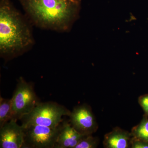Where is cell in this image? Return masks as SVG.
Wrapping results in <instances>:
<instances>
[{
    "label": "cell",
    "instance_id": "7c38bea8",
    "mask_svg": "<svg viewBox=\"0 0 148 148\" xmlns=\"http://www.w3.org/2000/svg\"><path fill=\"white\" fill-rule=\"evenodd\" d=\"M99 140L92 135H85L75 148H95L98 147Z\"/></svg>",
    "mask_w": 148,
    "mask_h": 148
},
{
    "label": "cell",
    "instance_id": "8992f818",
    "mask_svg": "<svg viewBox=\"0 0 148 148\" xmlns=\"http://www.w3.org/2000/svg\"><path fill=\"white\" fill-rule=\"evenodd\" d=\"M69 117L71 125L82 135H92L98 130V123L91 108L86 104L74 108Z\"/></svg>",
    "mask_w": 148,
    "mask_h": 148
},
{
    "label": "cell",
    "instance_id": "ba28073f",
    "mask_svg": "<svg viewBox=\"0 0 148 148\" xmlns=\"http://www.w3.org/2000/svg\"><path fill=\"white\" fill-rule=\"evenodd\" d=\"M85 135L76 130L69 121H63L54 148H75Z\"/></svg>",
    "mask_w": 148,
    "mask_h": 148
},
{
    "label": "cell",
    "instance_id": "3957f363",
    "mask_svg": "<svg viewBox=\"0 0 148 148\" xmlns=\"http://www.w3.org/2000/svg\"><path fill=\"white\" fill-rule=\"evenodd\" d=\"M71 113L65 106L56 102H40L19 121L22 126L34 125L55 127L63 122V117L69 116Z\"/></svg>",
    "mask_w": 148,
    "mask_h": 148
},
{
    "label": "cell",
    "instance_id": "52a82bcc",
    "mask_svg": "<svg viewBox=\"0 0 148 148\" xmlns=\"http://www.w3.org/2000/svg\"><path fill=\"white\" fill-rule=\"evenodd\" d=\"M24 136L23 127L11 120L0 128V148H22Z\"/></svg>",
    "mask_w": 148,
    "mask_h": 148
},
{
    "label": "cell",
    "instance_id": "4fadbf2b",
    "mask_svg": "<svg viewBox=\"0 0 148 148\" xmlns=\"http://www.w3.org/2000/svg\"><path fill=\"white\" fill-rule=\"evenodd\" d=\"M138 103L145 114L148 115V94L140 96L138 99Z\"/></svg>",
    "mask_w": 148,
    "mask_h": 148
},
{
    "label": "cell",
    "instance_id": "30bf717a",
    "mask_svg": "<svg viewBox=\"0 0 148 148\" xmlns=\"http://www.w3.org/2000/svg\"><path fill=\"white\" fill-rule=\"evenodd\" d=\"M12 116V99L0 97V128L11 120Z\"/></svg>",
    "mask_w": 148,
    "mask_h": 148
},
{
    "label": "cell",
    "instance_id": "277c9868",
    "mask_svg": "<svg viewBox=\"0 0 148 148\" xmlns=\"http://www.w3.org/2000/svg\"><path fill=\"white\" fill-rule=\"evenodd\" d=\"M13 120L18 121L24 115L31 112L40 103L32 84L22 77L19 78L12 98Z\"/></svg>",
    "mask_w": 148,
    "mask_h": 148
},
{
    "label": "cell",
    "instance_id": "9c48e42d",
    "mask_svg": "<svg viewBox=\"0 0 148 148\" xmlns=\"http://www.w3.org/2000/svg\"><path fill=\"white\" fill-rule=\"evenodd\" d=\"M132 135L127 131L116 127L105 135L103 145L107 148H127L131 147Z\"/></svg>",
    "mask_w": 148,
    "mask_h": 148
},
{
    "label": "cell",
    "instance_id": "6da1fadb",
    "mask_svg": "<svg viewBox=\"0 0 148 148\" xmlns=\"http://www.w3.org/2000/svg\"><path fill=\"white\" fill-rule=\"evenodd\" d=\"M33 24L42 29L69 31L77 19L80 0H18Z\"/></svg>",
    "mask_w": 148,
    "mask_h": 148
},
{
    "label": "cell",
    "instance_id": "5b68a950",
    "mask_svg": "<svg viewBox=\"0 0 148 148\" xmlns=\"http://www.w3.org/2000/svg\"><path fill=\"white\" fill-rule=\"evenodd\" d=\"M62 123L55 127L34 125L22 126L24 135L22 148H55Z\"/></svg>",
    "mask_w": 148,
    "mask_h": 148
},
{
    "label": "cell",
    "instance_id": "5bb4252c",
    "mask_svg": "<svg viewBox=\"0 0 148 148\" xmlns=\"http://www.w3.org/2000/svg\"><path fill=\"white\" fill-rule=\"evenodd\" d=\"M131 147L132 148H148V142L132 138Z\"/></svg>",
    "mask_w": 148,
    "mask_h": 148
},
{
    "label": "cell",
    "instance_id": "8fae6325",
    "mask_svg": "<svg viewBox=\"0 0 148 148\" xmlns=\"http://www.w3.org/2000/svg\"><path fill=\"white\" fill-rule=\"evenodd\" d=\"M132 138L148 142V115L145 114L140 123L133 127L131 133Z\"/></svg>",
    "mask_w": 148,
    "mask_h": 148
},
{
    "label": "cell",
    "instance_id": "7a4b0ae2",
    "mask_svg": "<svg viewBox=\"0 0 148 148\" xmlns=\"http://www.w3.org/2000/svg\"><path fill=\"white\" fill-rule=\"evenodd\" d=\"M31 28L9 0L0 1V54L12 58L28 50L34 44Z\"/></svg>",
    "mask_w": 148,
    "mask_h": 148
}]
</instances>
